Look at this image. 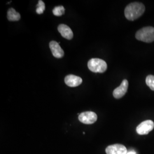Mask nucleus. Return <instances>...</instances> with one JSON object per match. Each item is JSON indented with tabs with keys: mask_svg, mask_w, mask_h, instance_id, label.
Wrapping results in <instances>:
<instances>
[{
	"mask_svg": "<svg viewBox=\"0 0 154 154\" xmlns=\"http://www.w3.org/2000/svg\"><path fill=\"white\" fill-rule=\"evenodd\" d=\"M65 9L63 6H55L53 10V13L55 16H61L65 13Z\"/></svg>",
	"mask_w": 154,
	"mask_h": 154,
	"instance_id": "nucleus-12",
	"label": "nucleus"
},
{
	"mask_svg": "<svg viewBox=\"0 0 154 154\" xmlns=\"http://www.w3.org/2000/svg\"><path fill=\"white\" fill-rule=\"evenodd\" d=\"M146 82L147 85L149 86V88H151L152 90L154 91V76L152 75H148L146 79Z\"/></svg>",
	"mask_w": 154,
	"mask_h": 154,
	"instance_id": "nucleus-13",
	"label": "nucleus"
},
{
	"mask_svg": "<svg viewBox=\"0 0 154 154\" xmlns=\"http://www.w3.org/2000/svg\"><path fill=\"white\" fill-rule=\"evenodd\" d=\"M135 37L139 41L150 43L154 41V28L148 26L139 30L135 34Z\"/></svg>",
	"mask_w": 154,
	"mask_h": 154,
	"instance_id": "nucleus-2",
	"label": "nucleus"
},
{
	"mask_svg": "<svg viewBox=\"0 0 154 154\" xmlns=\"http://www.w3.org/2000/svg\"><path fill=\"white\" fill-rule=\"evenodd\" d=\"M50 49L51 51L52 54L57 58H61L64 55V51L61 48L58 42L52 41L50 42Z\"/></svg>",
	"mask_w": 154,
	"mask_h": 154,
	"instance_id": "nucleus-8",
	"label": "nucleus"
},
{
	"mask_svg": "<svg viewBox=\"0 0 154 154\" xmlns=\"http://www.w3.org/2000/svg\"><path fill=\"white\" fill-rule=\"evenodd\" d=\"M45 9V5L44 1L39 0L38 1V4L37 5V9H36V12L37 14H42Z\"/></svg>",
	"mask_w": 154,
	"mask_h": 154,
	"instance_id": "nucleus-14",
	"label": "nucleus"
},
{
	"mask_svg": "<svg viewBox=\"0 0 154 154\" xmlns=\"http://www.w3.org/2000/svg\"><path fill=\"white\" fill-rule=\"evenodd\" d=\"M7 17L10 21H18L21 18V15L13 8H10L7 14Z\"/></svg>",
	"mask_w": 154,
	"mask_h": 154,
	"instance_id": "nucleus-11",
	"label": "nucleus"
},
{
	"mask_svg": "<svg viewBox=\"0 0 154 154\" xmlns=\"http://www.w3.org/2000/svg\"><path fill=\"white\" fill-rule=\"evenodd\" d=\"M58 30L61 35L65 38L70 40L73 37V33L72 29L67 25L65 24H60L58 27Z\"/></svg>",
	"mask_w": 154,
	"mask_h": 154,
	"instance_id": "nucleus-10",
	"label": "nucleus"
},
{
	"mask_svg": "<svg viewBox=\"0 0 154 154\" xmlns=\"http://www.w3.org/2000/svg\"><path fill=\"white\" fill-rule=\"evenodd\" d=\"M127 154H136V153L134 151H130L129 152H127Z\"/></svg>",
	"mask_w": 154,
	"mask_h": 154,
	"instance_id": "nucleus-15",
	"label": "nucleus"
},
{
	"mask_svg": "<svg viewBox=\"0 0 154 154\" xmlns=\"http://www.w3.org/2000/svg\"><path fill=\"white\" fill-rule=\"evenodd\" d=\"M97 115L92 111L82 112L78 116L79 121L86 125L93 124L97 120Z\"/></svg>",
	"mask_w": 154,
	"mask_h": 154,
	"instance_id": "nucleus-4",
	"label": "nucleus"
},
{
	"mask_svg": "<svg viewBox=\"0 0 154 154\" xmlns=\"http://www.w3.org/2000/svg\"><path fill=\"white\" fill-rule=\"evenodd\" d=\"M145 11V6L142 3L132 2L127 6L125 15L127 20L134 21L141 16Z\"/></svg>",
	"mask_w": 154,
	"mask_h": 154,
	"instance_id": "nucleus-1",
	"label": "nucleus"
},
{
	"mask_svg": "<svg viewBox=\"0 0 154 154\" xmlns=\"http://www.w3.org/2000/svg\"><path fill=\"white\" fill-rule=\"evenodd\" d=\"M65 82L68 86L74 88L79 86L82 82V79L81 77L70 74L65 77Z\"/></svg>",
	"mask_w": 154,
	"mask_h": 154,
	"instance_id": "nucleus-9",
	"label": "nucleus"
},
{
	"mask_svg": "<svg viewBox=\"0 0 154 154\" xmlns=\"http://www.w3.org/2000/svg\"><path fill=\"white\" fill-rule=\"evenodd\" d=\"M154 128V122L151 120H147L138 125L137 127V132L139 135H146L151 132Z\"/></svg>",
	"mask_w": 154,
	"mask_h": 154,
	"instance_id": "nucleus-5",
	"label": "nucleus"
},
{
	"mask_svg": "<svg viewBox=\"0 0 154 154\" xmlns=\"http://www.w3.org/2000/svg\"><path fill=\"white\" fill-rule=\"evenodd\" d=\"M128 87V82L126 79H124L121 83L120 86L116 88L113 91V96L116 99H119L123 97L127 91Z\"/></svg>",
	"mask_w": 154,
	"mask_h": 154,
	"instance_id": "nucleus-7",
	"label": "nucleus"
},
{
	"mask_svg": "<svg viewBox=\"0 0 154 154\" xmlns=\"http://www.w3.org/2000/svg\"><path fill=\"white\" fill-rule=\"evenodd\" d=\"M88 66L89 70L94 72L103 73L107 69L106 62L99 58L91 59L88 62Z\"/></svg>",
	"mask_w": 154,
	"mask_h": 154,
	"instance_id": "nucleus-3",
	"label": "nucleus"
},
{
	"mask_svg": "<svg viewBox=\"0 0 154 154\" xmlns=\"http://www.w3.org/2000/svg\"><path fill=\"white\" fill-rule=\"evenodd\" d=\"M107 154H127V150L125 146L120 144L110 145L106 149Z\"/></svg>",
	"mask_w": 154,
	"mask_h": 154,
	"instance_id": "nucleus-6",
	"label": "nucleus"
}]
</instances>
